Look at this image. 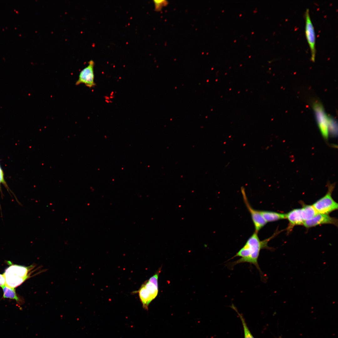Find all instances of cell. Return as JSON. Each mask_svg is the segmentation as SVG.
<instances>
[{
  "mask_svg": "<svg viewBox=\"0 0 338 338\" xmlns=\"http://www.w3.org/2000/svg\"><path fill=\"white\" fill-rule=\"evenodd\" d=\"M323 224H331L338 225V220L328 214L318 213L311 218L305 221L303 225L306 228H310Z\"/></svg>",
  "mask_w": 338,
  "mask_h": 338,
  "instance_id": "9c48e42d",
  "label": "cell"
},
{
  "mask_svg": "<svg viewBox=\"0 0 338 338\" xmlns=\"http://www.w3.org/2000/svg\"><path fill=\"white\" fill-rule=\"evenodd\" d=\"M328 128L333 135L335 136L337 132V124L335 120L330 116H328Z\"/></svg>",
  "mask_w": 338,
  "mask_h": 338,
  "instance_id": "5bb4252c",
  "label": "cell"
},
{
  "mask_svg": "<svg viewBox=\"0 0 338 338\" xmlns=\"http://www.w3.org/2000/svg\"><path fill=\"white\" fill-rule=\"evenodd\" d=\"M3 184L8 190L9 189L4 179V173L1 167L0 166V185Z\"/></svg>",
  "mask_w": 338,
  "mask_h": 338,
  "instance_id": "2e32d148",
  "label": "cell"
},
{
  "mask_svg": "<svg viewBox=\"0 0 338 338\" xmlns=\"http://www.w3.org/2000/svg\"><path fill=\"white\" fill-rule=\"evenodd\" d=\"M318 213L312 205H303L302 208L294 209L285 214L289 224L288 231H290L296 225H303L306 220L310 219Z\"/></svg>",
  "mask_w": 338,
  "mask_h": 338,
  "instance_id": "3957f363",
  "label": "cell"
},
{
  "mask_svg": "<svg viewBox=\"0 0 338 338\" xmlns=\"http://www.w3.org/2000/svg\"><path fill=\"white\" fill-rule=\"evenodd\" d=\"M137 292L139 293V296L142 304L143 308L147 310L149 304L156 298V297L143 284H142Z\"/></svg>",
  "mask_w": 338,
  "mask_h": 338,
  "instance_id": "30bf717a",
  "label": "cell"
},
{
  "mask_svg": "<svg viewBox=\"0 0 338 338\" xmlns=\"http://www.w3.org/2000/svg\"><path fill=\"white\" fill-rule=\"evenodd\" d=\"M305 16V36L310 49L311 60L314 62L315 59L316 54L315 35L308 8L306 9Z\"/></svg>",
  "mask_w": 338,
  "mask_h": 338,
  "instance_id": "5b68a950",
  "label": "cell"
},
{
  "mask_svg": "<svg viewBox=\"0 0 338 338\" xmlns=\"http://www.w3.org/2000/svg\"><path fill=\"white\" fill-rule=\"evenodd\" d=\"M334 187L333 184H329L328 190L326 194L312 205L318 213L328 214L338 209V203L331 196Z\"/></svg>",
  "mask_w": 338,
  "mask_h": 338,
  "instance_id": "277c9868",
  "label": "cell"
},
{
  "mask_svg": "<svg viewBox=\"0 0 338 338\" xmlns=\"http://www.w3.org/2000/svg\"><path fill=\"white\" fill-rule=\"evenodd\" d=\"M94 62L93 60L89 62L88 65L80 72L78 79L75 83L76 85L83 84L90 88L95 85L94 70Z\"/></svg>",
  "mask_w": 338,
  "mask_h": 338,
  "instance_id": "ba28073f",
  "label": "cell"
},
{
  "mask_svg": "<svg viewBox=\"0 0 338 338\" xmlns=\"http://www.w3.org/2000/svg\"><path fill=\"white\" fill-rule=\"evenodd\" d=\"M35 267L33 265L28 267L11 265L5 270L3 274L6 284L13 288L19 285L29 277L31 273L29 272Z\"/></svg>",
  "mask_w": 338,
  "mask_h": 338,
  "instance_id": "7a4b0ae2",
  "label": "cell"
},
{
  "mask_svg": "<svg viewBox=\"0 0 338 338\" xmlns=\"http://www.w3.org/2000/svg\"><path fill=\"white\" fill-rule=\"evenodd\" d=\"M6 279L3 274H0V286L2 288L6 285Z\"/></svg>",
  "mask_w": 338,
  "mask_h": 338,
  "instance_id": "e0dca14e",
  "label": "cell"
},
{
  "mask_svg": "<svg viewBox=\"0 0 338 338\" xmlns=\"http://www.w3.org/2000/svg\"><path fill=\"white\" fill-rule=\"evenodd\" d=\"M279 233L276 232L271 237L261 241L260 240L258 233L255 232L248 239L243 246L236 253L233 257L230 259L231 260L236 257H240V258L237 260L232 262L228 266L230 268H233L235 265L241 263H247L251 265H253L258 270L260 275L261 279L263 281L266 280V277L261 271L258 264V260L261 250L266 249H273L268 246L269 242Z\"/></svg>",
  "mask_w": 338,
  "mask_h": 338,
  "instance_id": "6da1fadb",
  "label": "cell"
},
{
  "mask_svg": "<svg viewBox=\"0 0 338 338\" xmlns=\"http://www.w3.org/2000/svg\"><path fill=\"white\" fill-rule=\"evenodd\" d=\"M231 307L236 311L241 320L243 327L244 338H254L248 327L242 315L238 312L237 309L233 305H232Z\"/></svg>",
  "mask_w": 338,
  "mask_h": 338,
  "instance_id": "7c38bea8",
  "label": "cell"
},
{
  "mask_svg": "<svg viewBox=\"0 0 338 338\" xmlns=\"http://www.w3.org/2000/svg\"><path fill=\"white\" fill-rule=\"evenodd\" d=\"M313 110L319 127L323 137L327 139L328 136V115L325 112L320 103L316 102L313 106Z\"/></svg>",
  "mask_w": 338,
  "mask_h": 338,
  "instance_id": "8992f818",
  "label": "cell"
},
{
  "mask_svg": "<svg viewBox=\"0 0 338 338\" xmlns=\"http://www.w3.org/2000/svg\"><path fill=\"white\" fill-rule=\"evenodd\" d=\"M2 288L3 292L4 298L15 300L17 302L19 301V299L17 295L14 288L9 287L6 284Z\"/></svg>",
  "mask_w": 338,
  "mask_h": 338,
  "instance_id": "4fadbf2b",
  "label": "cell"
},
{
  "mask_svg": "<svg viewBox=\"0 0 338 338\" xmlns=\"http://www.w3.org/2000/svg\"><path fill=\"white\" fill-rule=\"evenodd\" d=\"M155 9L157 11L160 10L162 7L167 4V2L165 0H154Z\"/></svg>",
  "mask_w": 338,
  "mask_h": 338,
  "instance_id": "9a60e30c",
  "label": "cell"
},
{
  "mask_svg": "<svg viewBox=\"0 0 338 338\" xmlns=\"http://www.w3.org/2000/svg\"><path fill=\"white\" fill-rule=\"evenodd\" d=\"M265 220L267 222H272L285 218L286 214L264 210H259Z\"/></svg>",
  "mask_w": 338,
  "mask_h": 338,
  "instance_id": "8fae6325",
  "label": "cell"
},
{
  "mask_svg": "<svg viewBox=\"0 0 338 338\" xmlns=\"http://www.w3.org/2000/svg\"><path fill=\"white\" fill-rule=\"evenodd\" d=\"M279 338H281V336L279 337Z\"/></svg>",
  "mask_w": 338,
  "mask_h": 338,
  "instance_id": "ac0fdd59",
  "label": "cell"
},
{
  "mask_svg": "<svg viewBox=\"0 0 338 338\" xmlns=\"http://www.w3.org/2000/svg\"><path fill=\"white\" fill-rule=\"evenodd\" d=\"M244 202L249 212L254 226L255 231L258 232L267 223V222L263 217L259 210L254 209L250 205L246 196L243 187L241 189Z\"/></svg>",
  "mask_w": 338,
  "mask_h": 338,
  "instance_id": "52a82bcc",
  "label": "cell"
}]
</instances>
